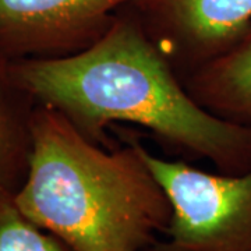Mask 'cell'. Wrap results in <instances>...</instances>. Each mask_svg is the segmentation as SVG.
<instances>
[{
    "mask_svg": "<svg viewBox=\"0 0 251 251\" xmlns=\"http://www.w3.org/2000/svg\"><path fill=\"white\" fill-rule=\"evenodd\" d=\"M131 0H0V57L62 59L102 39Z\"/></svg>",
    "mask_w": 251,
    "mask_h": 251,
    "instance_id": "obj_5",
    "label": "cell"
},
{
    "mask_svg": "<svg viewBox=\"0 0 251 251\" xmlns=\"http://www.w3.org/2000/svg\"><path fill=\"white\" fill-rule=\"evenodd\" d=\"M0 251H73L21 212L14 191L0 184Z\"/></svg>",
    "mask_w": 251,
    "mask_h": 251,
    "instance_id": "obj_8",
    "label": "cell"
},
{
    "mask_svg": "<svg viewBox=\"0 0 251 251\" xmlns=\"http://www.w3.org/2000/svg\"><path fill=\"white\" fill-rule=\"evenodd\" d=\"M183 84L216 116L251 123V28L232 49L190 74Z\"/></svg>",
    "mask_w": 251,
    "mask_h": 251,
    "instance_id": "obj_6",
    "label": "cell"
},
{
    "mask_svg": "<svg viewBox=\"0 0 251 251\" xmlns=\"http://www.w3.org/2000/svg\"><path fill=\"white\" fill-rule=\"evenodd\" d=\"M137 144L172 206L166 230L148 251H251V171L209 173L155 155L138 137Z\"/></svg>",
    "mask_w": 251,
    "mask_h": 251,
    "instance_id": "obj_3",
    "label": "cell"
},
{
    "mask_svg": "<svg viewBox=\"0 0 251 251\" xmlns=\"http://www.w3.org/2000/svg\"><path fill=\"white\" fill-rule=\"evenodd\" d=\"M128 10L183 81L251 28V0H131Z\"/></svg>",
    "mask_w": 251,
    "mask_h": 251,
    "instance_id": "obj_4",
    "label": "cell"
},
{
    "mask_svg": "<svg viewBox=\"0 0 251 251\" xmlns=\"http://www.w3.org/2000/svg\"><path fill=\"white\" fill-rule=\"evenodd\" d=\"M7 73L35 103L59 110L94 144L112 148L108 130L125 123L148 130L183 161H206L225 175L251 171V123L202 108L128 10L90 49L7 62Z\"/></svg>",
    "mask_w": 251,
    "mask_h": 251,
    "instance_id": "obj_1",
    "label": "cell"
},
{
    "mask_svg": "<svg viewBox=\"0 0 251 251\" xmlns=\"http://www.w3.org/2000/svg\"><path fill=\"white\" fill-rule=\"evenodd\" d=\"M120 145L85 138L52 106L35 103L21 212L73 251H148L166 230L172 206L144 161L137 134L119 128Z\"/></svg>",
    "mask_w": 251,
    "mask_h": 251,
    "instance_id": "obj_2",
    "label": "cell"
},
{
    "mask_svg": "<svg viewBox=\"0 0 251 251\" xmlns=\"http://www.w3.org/2000/svg\"><path fill=\"white\" fill-rule=\"evenodd\" d=\"M35 102L9 77L0 57V184L11 188L21 172L27 173L31 153V115Z\"/></svg>",
    "mask_w": 251,
    "mask_h": 251,
    "instance_id": "obj_7",
    "label": "cell"
}]
</instances>
